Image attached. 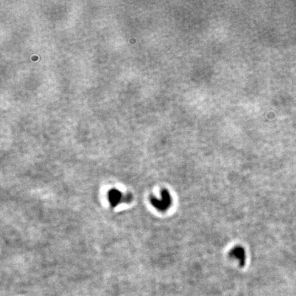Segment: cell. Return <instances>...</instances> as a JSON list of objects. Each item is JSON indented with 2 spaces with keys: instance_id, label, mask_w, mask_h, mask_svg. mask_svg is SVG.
Returning a JSON list of instances; mask_svg holds the SVG:
<instances>
[{
  "instance_id": "7a4b0ae2",
  "label": "cell",
  "mask_w": 296,
  "mask_h": 296,
  "mask_svg": "<svg viewBox=\"0 0 296 296\" xmlns=\"http://www.w3.org/2000/svg\"><path fill=\"white\" fill-rule=\"evenodd\" d=\"M230 257L237 260L239 264L243 266L246 261V253L244 248L241 246H235L230 251Z\"/></svg>"
},
{
  "instance_id": "6da1fadb",
  "label": "cell",
  "mask_w": 296,
  "mask_h": 296,
  "mask_svg": "<svg viewBox=\"0 0 296 296\" xmlns=\"http://www.w3.org/2000/svg\"><path fill=\"white\" fill-rule=\"evenodd\" d=\"M152 202L159 211H166L172 205V196L168 191L164 189L161 192L160 198L153 199Z\"/></svg>"
}]
</instances>
